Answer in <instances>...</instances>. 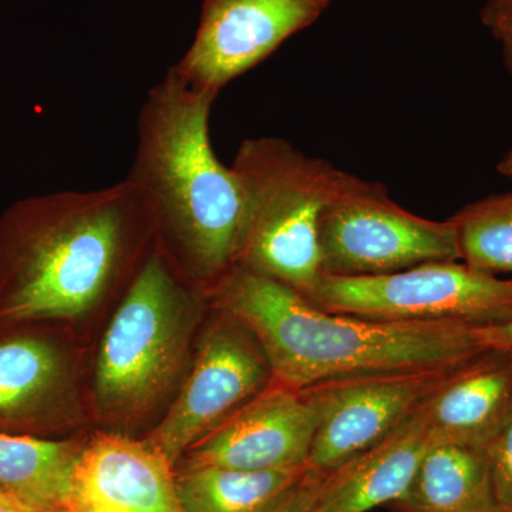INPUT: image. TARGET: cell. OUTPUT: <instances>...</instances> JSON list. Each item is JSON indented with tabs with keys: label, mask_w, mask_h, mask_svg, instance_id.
Masks as SVG:
<instances>
[{
	"label": "cell",
	"mask_w": 512,
	"mask_h": 512,
	"mask_svg": "<svg viewBox=\"0 0 512 512\" xmlns=\"http://www.w3.org/2000/svg\"><path fill=\"white\" fill-rule=\"evenodd\" d=\"M231 168L242 197L235 266L306 295L322 275L320 218L348 173L274 136L245 140Z\"/></svg>",
	"instance_id": "obj_5"
},
{
	"label": "cell",
	"mask_w": 512,
	"mask_h": 512,
	"mask_svg": "<svg viewBox=\"0 0 512 512\" xmlns=\"http://www.w3.org/2000/svg\"><path fill=\"white\" fill-rule=\"evenodd\" d=\"M157 247L130 180L23 198L0 215V326L84 318Z\"/></svg>",
	"instance_id": "obj_1"
},
{
	"label": "cell",
	"mask_w": 512,
	"mask_h": 512,
	"mask_svg": "<svg viewBox=\"0 0 512 512\" xmlns=\"http://www.w3.org/2000/svg\"><path fill=\"white\" fill-rule=\"evenodd\" d=\"M318 421V404L309 390L292 389L272 380L264 392L194 444L175 468H305Z\"/></svg>",
	"instance_id": "obj_12"
},
{
	"label": "cell",
	"mask_w": 512,
	"mask_h": 512,
	"mask_svg": "<svg viewBox=\"0 0 512 512\" xmlns=\"http://www.w3.org/2000/svg\"><path fill=\"white\" fill-rule=\"evenodd\" d=\"M306 471L308 467L268 471L175 468L178 495L187 512H268Z\"/></svg>",
	"instance_id": "obj_18"
},
{
	"label": "cell",
	"mask_w": 512,
	"mask_h": 512,
	"mask_svg": "<svg viewBox=\"0 0 512 512\" xmlns=\"http://www.w3.org/2000/svg\"><path fill=\"white\" fill-rule=\"evenodd\" d=\"M497 170L503 177L512 181V147L505 153V156L501 158Z\"/></svg>",
	"instance_id": "obj_25"
},
{
	"label": "cell",
	"mask_w": 512,
	"mask_h": 512,
	"mask_svg": "<svg viewBox=\"0 0 512 512\" xmlns=\"http://www.w3.org/2000/svg\"><path fill=\"white\" fill-rule=\"evenodd\" d=\"M200 295L157 244L124 289L101 340L93 387L101 419L136 423L174 392L201 318Z\"/></svg>",
	"instance_id": "obj_4"
},
{
	"label": "cell",
	"mask_w": 512,
	"mask_h": 512,
	"mask_svg": "<svg viewBox=\"0 0 512 512\" xmlns=\"http://www.w3.org/2000/svg\"><path fill=\"white\" fill-rule=\"evenodd\" d=\"M306 298L333 313L386 322H512V279L463 261H433L379 276L320 275Z\"/></svg>",
	"instance_id": "obj_6"
},
{
	"label": "cell",
	"mask_w": 512,
	"mask_h": 512,
	"mask_svg": "<svg viewBox=\"0 0 512 512\" xmlns=\"http://www.w3.org/2000/svg\"><path fill=\"white\" fill-rule=\"evenodd\" d=\"M82 419L73 355L52 323L0 326V434L52 437Z\"/></svg>",
	"instance_id": "obj_10"
},
{
	"label": "cell",
	"mask_w": 512,
	"mask_h": 512,
	"mask_svg": "<svg viewBox=\"0 0 512 512\" xmlns=\"http://www.w3.org/2000/svg\"><path fill=\"white\" fill-rule=\"evenodd\" d=\"M86 441L0 434V490L42 512H64Z\"/></svg>",
	"instance_id": "obj_17"
},
{
	"label": "cell",
	"mask_w": 512,
	"mask_h": 512,
	"mask_svg": "<svg viewBox=\"0 0 512 512\" xmlns=\"http://www.w3.org/2000/svg\"><path fill=\"white\" fill-rule=\"evenodd\" d=\"M5 495H6V494H5V493H3V491H2V490H0V498L5 497Z\"/></svg>",
	"instance_id": "obj_26"
},
{
	"label": "cell",
	"mask_w": 512,
	"mask_h": 512,
	"mask_svg": "<svg viewBox=\"0 0 512 512\" xmlns=\"http://www.w3.org/2000/svg\"><path fill=\"white\" fill-rule=\"evenodd\" d=\"M325 473L308 468L305 476L268 512H313Z\"/></svg>",
	"instance_id": "obj_22"
},
{
	"label": "cell",
	"mask_w": 512,
	"mask_h": 512,
	"mask_svg": "<svg viewBox=\"0 0 512 512\" xmlns=\"http://www.w3.org/2000/svg\"><path fill=\"white\" fill-rule=\"evenodd\" d=\"M207 295L215 308L251 330L272 380L292 389L359 377L448 372L490 350L478 338V326L333 313L291 286L238 266Z\"/></svg>",
	"instance_id": "obj_2"
},
{
	"label": "cell",
	"mask_w": 512,
	"mask_h": 512,
	"mask_svg": "<svg viewBox=\"0 0 512 512\" xmlns=\"http://www.w3.org/2000/svg\"><path fill=\"white\" fill-rule=\"evenodd\" d=\"M450 220L461 261L488 274H512V192L468 204Z\"/></svg>",
	"instance_id": "obj_19"
},
{
	"label": "cell",
	"mask_w": 512,
	"mask_h": 512,
	"mask_svg": "<svg viewBox=\"0 0 512 512\" xmlns=\"http://www.w3.org/2000/svg\"><path fill=\"white\" fill-rule=\"evenodd\" d=\"M320 271L379 276L433 261H461L453 221L404 210L377 181L346 174L319 224Z\"/></svg>",
	"instance_id": "obj_7"
},
{
	"label": "cell",
	"mask_w": 512,
	"mask_h": 512,
	"mask_svg": "<svg viewBox=\"0 0 512 512\" xmlns=\"http://www.w3.org/2000/svg\"><path fill=\"white\" fill-rule=\"evenodd\" d=\"M333 0H202L190 49L171 70L192 89L220 94L289 37L309 28Z\"/></svg>",
	"instance_id": "obj_9"
},
{
	"label": "cell",
	"mask_w": 512,
	"mask_h": 512,
	"mask_svg": "<svg viewBox=\"0 0 512 512\" xmlns=\"http://www.w3.org/2000/svg\"><path fill=\"white\" fill-rule=\"evenodd\" d=\"M480 18L500 43L505 66L512 76V0H485Z\"/></svg>",
	"instance_id": "obj_21"
},
{
	"label": "cell",
	"mask_w": 512,
	"mask_h": 512,
	"mask_svg": "<svg viewBox=\"0 0 512 512\" xmlns=\"http://www.w3.org/2000/svg\"><path fill=\"white\" fill-rule=\"evenodd\" d=\"M396 512H504L483 446L431 443Z\"/></svg>",
	"instance_id": "obj_16"
},
{
	"label": "cell",
	"mask_w": 512,
	"mask_h": 512,
	"mask_svg": "<svg viewBox=\"0 0 512 512\" xmlns=\"http://www.w3.org/2000/svg\"><path fill=\"white\" fill-rule=\"evenodd\" d=\"M217 97L192 89L168 69L141 107L127 175L150 208L158 248L204 293L234 268L242 227L237 177L211 144Z\"/></svg>",
	"instance_id": "obj_3"
},
{
	"label": "cell",
	"mask_w": 512,
	"mask_h": 512,
	"mask_svg": "<svg viewBox=\"0 0 512 512\" xmlns=\"http://www.w3.org/2000/svg\"><path fill=\"white\" fill-rule=\"evenodd\" d=\"M456 370L359 377L308 389L319 410L308 468L330 473L382 443Z\"/></svg>",
	"instance_id": "obj_11"
},
{
	"label": "cell",
	"mask_w": 512,
	"mask_h": 512,
	"mask_svg": "<svg viewBox=\"0 0 512 512\" xmlns=\"http://www.w3.org/2000/svg\"><path fill=\"white\" fill-rule=\"evenodd\" d=\"M217 311L202 333L180 392L146 439L175 467L194 444L272 383L271 366L251 330Z\"/></svg>",
	"instance_id": "obj_8"
},
{
	"label": "cell",
	"mask_w": 512,
	"mask_h": 512,
	"mask_svg": "<svg viewBox=\"0 0 512 512\" xmlns=\"http://www.w3.org/2000/svg\"><path fill=\"white\" fill-rule=\"evenodd\" d=\"M64 512H187L175 466L148 440L97 433L84 444Z\"/></svg>",
	"instance_id": "obj_13"
},
{
	"label": "cell",
	"mask_w": 512,
	"mask_h": 512,
	"mask_svg": "<svg viewBox=\"0 0 512 512\" xmlns=\"http://www.w3.org/2000/svg\"><path fill=\"white\" fill-rule=\"evenodd\" d=\"M424 404L382 443L325 473L313 512H369L399 500L431 446Z\"/></svg>",
	"instance_id": "obj_14"
},
{
	"label": "cell",
	"mask_w": 512,
	"mask_h": 512,
	"mask_svg": "<svg viewBox=\"0 0 512 512\" xmlns=\"http://www.w3.org/2000/svg\"><path fill=\"white\" fill-rule=\"evenodd\" d=\"M0 512H42L26 507V505L18 503V501L10 498L9 495L0 498Z\"/></svg>",
	"instance_id": "obj_24"
},
{
	"label": "cell",
	"mask_w": 512,
	"mask_h": 512,
	"mask_svg": "<svg viewBox=\"0 0 512 512\" xmlns=\"http://www.w3.org/2000/svg\"><path fill=\"white\" fill-rule=\"evenodd\" d=\"M433 443L483 446L512 412V349H490L424 403Z\"/></svg>",
	"instance_id": "obj_15"
},
{
	"label": "cell",
	"mask_w": 512,
	"mask_h": 512,
	"mask_svg": "<svg viewBox=\"0 0 512 512\" xmlns=\"http://www.w3.org/2000/svg\"><path fill=\"white\" fill-rule=\"evenodd\" d=\"M477 335L487 349H512V322L505 325L478 326Z\"/></svg>",
	"instance_id": "obj_23"
},
{
	"label": "cell",
	"mask_w": 512,
	"mask_h": 512,
	"mask_svg": "<svg viewBox=\"0 0 512 512\" xmlns=\"http://www.w3.org/2000/svg\"><path fill=\"white\" fill-rule=\"evenodd\" d=\"M483 447L497 503L504 512H512V412Z\"/></svg>",
	"instance_id": "obj_20"
}]
</instances>
